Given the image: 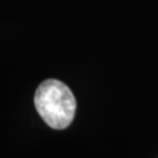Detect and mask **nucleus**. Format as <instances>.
I'll use <instances>...</instances> for the list:
<instances>
[{"instance_id": "obj_1", "label": "nucleus", "mask_w": 158, "mask_h": 158, "mask_svg": "<svg viewBox=\"0 0 158 158\" xmlns=\"http://www.w3.org/2000/svg\"><path fill=\"white\" fill-rule=\"evenodd\" d=\"M34 106L46 124L55 130L68 128L76 111V100L72 90L55 79L46 80L38 87Z\"/></svg>"}]
</instances>
